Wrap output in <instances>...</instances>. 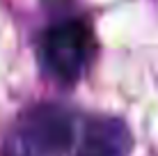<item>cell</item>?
<instances>
[{"label": "cell", "mask_w": 158, "mask_h": 156, "mask_svg": "<svg viewBox=\"0 0 158 156\" xmlns=\"http://www.w3.org/2000/svg\"><path fill=\"white\" fill-rule=\"evenodd\" d=\"M78 115L60 103H37L23 110L0 142V156H67Z\"/></svg>", "instance_id": "1"}, {"label": "cell", "mask_w": 158, "mask_h": 156, "mask_svg": "<svg viewBox=\"0 0 158 156\" xmlns=\"http://www.w3.org/2000/svg\"><path fill=\"white\" fill-rule=\"evenodd\" d=\"M96 37L85 19L71 16L48 25L39 39V60L48 76L64 85L78 83L89 69Z\"/></svg>", "instance_id": "2"}, {"label": "cell", "mask_w": 158, "mask_h": 156, "mask_svg": "<svg viewBox=\"0 0 158 156\" xmlns=\"http://www.w3.org/2000/svg\"><path fill=\"white\" fill-rule=\"evenodd\" d=\"M71 156H131L133 131L117 115H87L78 120Z\"/></svg>", "instance_id": "3"}]
</instances>
